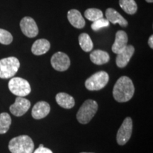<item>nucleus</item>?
Segmentation results:
<instances>
[{"instance_id":"obj_1","label":"nucleus","mask_w":153,"mask_h":153,"mask_svg":"<svg viewBox=\"0 0 153 153\" xmlns=\"http://www.w3.org/2000/svg\"><path fill=\"white\" fill-rule=\"evenodd\" d=\"M135 93V87L132 80L126 76L120 77L115 84L113 96L118 102L124 103L131 100Z\"/></svg>"},{"instance_id":"obj_2","label":"nucleus","mask_w":153,"mask_h":153,"mask_svg":"<svg viewBox=\"0 0 153 153\" xmlns=\"http://www.w3.org/2000/svg\"><path fill=\"white\" fill-rule=\"evenodd\" d=\"M9 150L11 153H33L34 143L28 135H19L9 141Z\"/></svg>"},{"instance_id":"obj_3","label":"nucleus","mask_w":153,"mask_h":153,"mask_svg":"<svg viewBox=\"0 0 153 153\" xmlns=\"http://www.w3.org/2000/svg\"><path fill=\"white\" fill-rule=\"evenodd\" d=\"M98 110V104L97 101L88 99L85 101L76 113V119L80 123L87 124L95 116Z\"/></svg>"},{"instance_id":"obj_4","label":"nucleus","mask_w":153,"mask_h":153,"mask_svg":"<svg viewBox=\"0 0 153 153\" xmlns=\"http://www.w3.org/2000/svg\"><path fill=\"white\" fill-rule=\"evenodd\" d=\"M20 68V62L15 57H9L0 60V78L9 79L13 77L19 68Z\"/></svg>"},{"instance_id":"obj_5","label":"nucleus","mask_w":153,"mask_h":153,"mask_svg":"<svg viewBox=\"0 0 153 153\" xmlns=\"http://www.w3.org/2000/svg\"><path fill=\"white\" fill-rule=\"evenodd\" d=\"M109 80L108 74L99 71L89 76L85 82V87L89 91H98L106 87Z\"/></svg>"},{"instance_id":"obj_6","label":"nucleus","mask_w":153,"mask_h":153,"mask_svg":"<svg viewBox=\"0 0 153 153\" xmlns=\"http://www.w3.org/2000/svg\"><path fill=\"white\" fill-rule=\"evenodd\" d=\"M9 89L12 94L18 97H26L31 91L29 82L21 77H13L9 80Z\"/></svg>"},{"instance_id":"obj_7","label":"nucleus","mask_w":153,"mask_h":153,"mask_svg":"<svg viewBox=\"0 0 153 153\" xmlns=\"http://www.w3.org/2000/svg\"><path fill=\"white\" fill-rule=\"evenodd\" d=\"M133 132V120L131 117L126 118L124 121L118 129L116 140L118 145H124L126 144L131 138Z\"/></svg>"},{"instance_id":"obj_8","label":"nucleus","mask_w":153,"mask_h":153,"mask_svg":"<svg viewBox=\"0 0 153 153\" xmlns=\"http://www.w3.org/2000/svg\"><path fill=\"white\" fill-rule=\"evenodd\" d=\"M51 65L57 71H65L70 66V60L68 55L62 52H57L51 60Z\"/></svg>"},{"instance_id":"obj_9","label":"nucleus","mask_w":153,"mask_h":153,"mask_svg":"<svg viewBox=\"0 0 153 153\" xmlns=\"http://www.w3.org/2000/svg\"><path fill=\"white\" fill-rule=\"evenodd\" d=\"M20 27L22 33L28 38H34L38 34L37 24L31 17H24L20 22Z\"/></svg>"},{"instance_id":"obj_10","label":"nucleus","mask_w":153,"mask_h":153,"mask_svg":"<svg viewBox=\"0 0 153 153\" xmlns=\"http://www.w3.org/2000/svg\"><path fill=\"white\" fill-rule=\"evenodd\" d=\"M30 107V102L29 100L24 98V97H16L15 102L9 107V110L14 116L19 117L22 116Z\"/></svg>"},{"instance_id":"obj_11","label":"nucleus","mask_w":153,"mask_h":153,"mask_svg":"<svg viewBox=\"0 0 153 153\" xmlns=\"http://www.w3.org/2000/svg\"><path fill=\"white\" fill-rule=\"evenodd\" d=\"M135 53L133 45H127L121 52L118 53L116 56V65L120 68H123L128 64L130 60Z\"/></svg>"},{"instance_id":"obj_12","label":"nucleus","mask_w":153,"mask_h":153,"mask_svg":"<svg viewBox=\"0 0 153 153\" xmlns=\"http://www.w3.org/2000/svg\"><path fill=\"white\" fill-rule=\"evenodd\" d=\"M51 111V106L46 101H38L32 108L31 115L34 119H42L46 117Z\"/></svg>"},{"instance_id":"obj_13","label":"nucleus","mask_w":153,"mask_h":153,"mask_svg":"<svg viewBox=\"0 0 153 153\" xmlns=\"http://www.w3.org/2000/svg\"><path fill=\"white\" fill-rule=\"evenodd\" d=\"M128 38L127 33L124 30H118L116 33L115 41L112 45V51L116 54L121 52L127 46Z\"/></svg>"},{"instance_id":"obj_14","label":"nucleus","mask_w":153,"mask_h":153,"mask_svg":"<svg viewBox=\"0 0 153 153\" xmlns=\"http://www.w3.org/2000/svg\"><path fill=\"white\" fill-rule=\"evenodd\" d=\"M106 19L113 24H118L122 27H126L128 25L127 20L122 16L117 11L113 8H108L106 11Z\"/></svg>"},{"instance_id":"obj_15","label":"nucleus","mask_w":153,"mask_h":153,"mask_svg":"<svg viewBox=\"0 0 153 153\" xmlns=\"http://www.w3.org/2000/svg\"><path fill=\"white\" fill-rule=\"evenodd\" d=\"M69 22L72 26L76 28H82L85 26V21L81 13L76 9H71L68 12Z\"/></svg>"},{"instance_id":"obj_16","label":"nucleus","mask_w":153,"mask_h":153,"mask_svg":"<svg viewBox=\"0 0 153 153\" xmlns=\"http://www.w3.org/2000/svg\"><path fill=\"white\" fill-rule=\"evenodd\" d=\"M51 48V43L46 39L41 38L34 42L31 47V52L35 55H41L46 53Z\"/></svg>"},{"instance_id":"obj_17","label":"nucleus","mask_w":153,"mask_h":153,"mask_svg":"<svg viewBox=\"0 0 153 153\" xmlns=\"http://www.w3.org/2000/svg\"><path fill=\"white\" fill-rule=\"evenodd\" d=\"M55 100L59 106L64 108H67V109L73 108L75 104V101L73 97L65 92L57 94L55 97Z\"/></svg>"},{"instance_id":"obj_18","label":"nucleus","mask_w":153,"mask_h":153,"mask_svg":"<svg viewBox=\"0 0 153 153\" xmlns=\"http://www.w3.org/2000/svg\"><path fill=\"white\" fill-rule=\"evenodd\" d=\"M90 60L94 64L97 65L106 64L109 61L110 56L109 54L106 51H101V50H96L90 54Z\"/></svg>"},{"instance_id":"obj_19","label":"nucleus","mask_w":153,"mask_h":153,"mask_svg":"<svg viewBox=\"0 0 153 153\" xmlns=\"http://www.w3.org/2000/svg\"><path fill=\"white\" fill-rule=\"evenodd\" d=\"M119 5L127 14L133 15L137 12V5L135 0H119Z\"/></svg>"},{"instance_id":"obj_20","label":"nucleus","mask_w":153,"mask_h":153,"mask_svg":"<svg viewBox=\"0 0 153 153\" xmlns=\"http://www.w3.org/2000/svg\"><path fill=\"white\" fill-rule=\"evenodd\" d=\"M79 43L81 48L85 52H89L92 51L94 48L93 42L90 36L86 33H82L79 36Z\"/></svg>"},{"instance_id":"obj_21","label":"nucleus","mask_w":153,"mask_h":153,"mask_svg":"<svg viewBox=\"0 0 153 153\" xmlns=\"http://www.w3.org/2000/svg\"><path fill=\"white\" fill-rule=\"evenodd\" d=\"M11 123V118L7 113L0 114V134H4L9 131Z\"/></svg>"},{"instance_id":"obj_22","label":"nucleus","mask_w":153,"mask_h":153,"mask_svg":"<svg viewBox=\"0 0 153 153\" xmlns=\"http://www.w3.org/2000/svg\"><path fill=\"white\" fill-rule=\"evenodd\" d=\"M85 16L88 20L94 22L99 19L103 18L104 14H103V12L100 9L96 8H90L87 9L85 11Z\"/></svg>"},{"instance_id":"obj_23","label":"nucleus","mask_w":153,"mask_h":153,"mask_svg":"<svg viewBox=\"0 0 153 153\" xmlns=\"http://www.w3.org/2000/svg\"><path fill=\"white\" fill-rule=\"evenodd\" d=\"M110 23L108 22V21L106 19H105L103 17V18H101L98 19V20L94 22L92 24H91V27L92 28L93 30L94 31H98L101 28L108 27Z\"/></svg>"},{"instance_id":"obj_24","label":"nucleus","mask_w":153,"mask_h":153,"mask_svg":"<svg viewBox=\"0 0 153 153\" xmlns=\"http://www.w3.org/2000/svg\"><path fill=\"white\" fill-rule=\"evenodd\" d=\"M13 41V36L8 30L0 28V43L9 45Z\"/></svg>"},{"instance_id":"obj_25","label":"nucleus","mask_w":153,"mask_h":153,"mask_svg":"<svg viewBox=\"0 0 153 153\" xmlns=\"http://www.w3.org/2000/svg\"><path fill=\"white\" fill-rule=\"evenodd\" d=\"M33 153H53V152L48 148H44V147L43 148H40V147H38V148L36 149V150L33 152Z\"/></svg>"},{"instance_id":"obj_26","label":"nucleus","mask_w":153,"mask_h":153,"mask_svg":"<svg viewBox=\"0 0 153 153\" xmlns=\"http://www.w3.org/2000/svg\"><path fill=\"white\" fill-rule=\"evenodd\" d=\"M148 45L150 47V48H153V36L151 35L148 40Z\"/></svg>"},{"instance_id":"obj_27","label":"nucleus","mask_w":153,"mask_h":153,"mask_svg":"<svg viewBox=\"0 0 153 153\" xmlns=\"http://www.w3.org/2000/svg\"><path fill=\"white\" fill-rule=\"evenodd\" d=\"M145 1H146L147 2H148V3H152L153 2V0H145Z\"/></svg>"},{"instance_id":"obj_28","label":"nucleus","mask_w":153,"mask_h":153,"mask_svg":"<svg viewBox=\"0 0 153 153\" xmlns=\"http://www.w3.org/2000/svg\"><path fill=\"white\" fill-rule=\"evenodd\" d=\"M39 147H40V148H43L44 145H43V144H41L39 145Z\"/></svg>"},{"instance_id":"obj_29","label":"nucleus","mask_w":153,"mask_h":153,"mask_svg":"<svg viewBox=\"0 0 153 153\" xmlns=\"http://www.w3.org/2000/svg\"><path fill=\"white\" fill-rule=\"evenodd\" d=\"M80 153H93V152H80Z\"/></svg>"}]
</instances>
